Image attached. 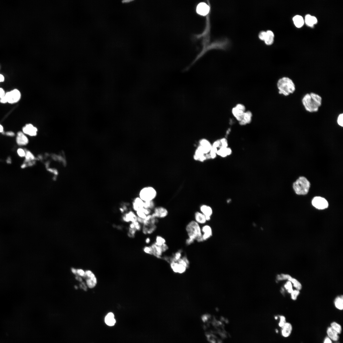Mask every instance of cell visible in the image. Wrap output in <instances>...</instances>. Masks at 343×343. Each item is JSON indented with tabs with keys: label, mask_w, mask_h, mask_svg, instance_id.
<instances>
[{
	"label": "cell",
	"mask_w": 343,
	"mask_h": 343,
	"mask_svg": "<svg viewBox=\"0 0 343 343\" xmlns=\"http://www.w3.org/2000/svg\"><path fill=\"white\" fill-rule=\"evenodd\" d=\"M210 321L208 335L212 343H224L228 336L224 320H218L213 318Z\"/></svg>",
	"instance_id": "obj_1"
},
{
	"label": "cell",
	"mask_w": 343,
	"mask_h": 343,
	"mask_svg": "<svg viewBox=\"0 0 343 343\" xmlns=\"http://www.w3.org/2000/svg\"><path fill=\"white\" fill-rule=\"evenodd\" d=\"M322 98L319 95L313 93L306 94L303 98L302 102L305 109L310 112L318 111L322 104Z\"/></svg>",
	"instance_id": "obj_2"
},
{
	"label": "cell",
	"mask_w": 343,
	"mask_h": 343,
	"mask_svg": "<svg viewBox=\"0 0 343 343\" xmlns=\"http://www.w3.org/2000/svg\"><path fill=\"white\" fill-rule=\"evenodd\" d=\"M279 93L287 96L292 93L295 90L294 84L291 80L284 77L280 79L277 83Z\"/></svg>",
	"instance_id": "obj_3"
},
{
	"label": "cell",
	"mask_w": 343,
	"mask_h": 343,
	"mask_svg": "<svg viewBox=\"0 0 343 343\" xmlns=\"http://www.w3.org/2000/svg\"><path fill=\"white\" fill-rule=\"evenodd\" d=\"M310 187L308 180L304 176L300 177L293 184V188L296 193L299 195L307 194Z\"/></svg>",
	"instance_id": "obj_4"
},
{
	"label": "cell",
	"mask_w": 343,
	"mask_h": 343,
	"mask_svg": "<svg viewBox=\"0 0 343 343\" xmlns=\"http://www.w3.org/2000/svg\"><path fill=\"white\" fill-rule=\"evenodd\" d=\"M186 230L189 238L194 241L202 237L200 225L195 220H192L188 223L186 226Z\"/></svg>",
	"instance_id": "obj_5"
},
{
	"label": "cell",
	"mask_w": 343,
	"mask_h": 343,
	"mask_svg": "<svg viewBox=\"0 0 343 343\" xmlns=\"http://www.w3.org/2000/svg\"><path fill=\"white\" fill-rule=\"evenodd\" d=\"M157 193L155 189L151 187L143 188L140 191L139 198L144 202L154 201L156 197Z\"/></svg>",
	"instance_id": "obj_6"
},
{
	"label": "cell",
	"mask_w": 343,
	"mask_h": 343,
	"mask_svg": "<svg viewBox=\"0 0 343 343\" xmlns=\"http://www.w3.org/2000/svg\"><path fill=\"white\" fill-rule=\"evenodd\" d=\"M5 97L7 102L11 104L15 103L20 99L21 94L17 89H15L6 93Z\"/></svg>",
	"instance_id": "obj_7"
},
{
	"label": "cell",
	"mask_w": 343,
	"mask_h": 343,
	"mask_svg": "<svg viewBox=\"0 0 343 343\" xmlns=\"http://www.w3.org/2000/svg\"><path fill=\"white\" fill-rule=\"evenodd\" d=\"M245 107L241 104H238L232 108V115L239 122L242 119L245 112Z\"/></svg>",
	"instance_id": "obj_8"
},
{
	"label": "cell",
	"mask_w": 343,
	"mask_h": 343,
	"mask_svg": "<svg viewBox=\"0 0 343 343\" xmlns=\"http://www.w3.org/2000/svg\"><path fill=\"white\" fill-rule=\"evenodd\" d=\"M313 205L316 209L323 210L326 209L328 206V203L324 198L321 197H316L312 201Z\"/></svg>",
	"instance_id": "obj_9"
},
{
	"label": "cell",
	"mask_w": 343,
	"mask_h": 343,
	"mask_svg": "<svg viewBox=\"0 0 343 343\" xmlns=\"http://www.w3.org/2000/svg\"><path fill=\"white\" fill-rule=\"evenodd\" d=\"M154 212L151 215L157 219H163L166 217L168 215V212L165 207L161 206L155 207Z\"/></svg>",
	"instance_id": "obj_10"
},
{
	"label": "cell",
	"mask_w": 343,
	"mask_h": 343,
	"mask_svg": "<svg viewBox=\"0 0 343 343\" xmlns=\"http://www.w3.org/2000/svg\"><path fill=\"white\" fill-rule=\"evenodd\" d=\"M85 277H87V284L88 287L90 289L94 288L97 284V280L94 274L90 271L85 272Z\"/></svg>",
	"instance_id": "obj_11"
},
{
	"label": "cell",
	"mask_w": 343,
	"mask_h": 343,
	"mask_svg": "<svg viewBox=\"0 0 343 343\" xmlns=\"http://www.w3.org/2000/svg\"><path fill=\"white\" fill-rule=\"evenodd\" d=\"M277 279L279 280H288L293 284L294 286L297 290H299L302 289V285L299 282L295 279L292 278L288 275L283 274L280 275H278L277 276Z\"/></svg>",
	"instance_id": "obj_12"
},
{
	"label": "cell",
	"mask_w": 343,
	"mask_h": 343,
	"mask_svg": "<svg viewBox=\"0 0 343 343\" xmlns=\"http://www.w3.org/2000/svg\"><path fill=\"white\" fill-rule=\"evenodd\" d=\"M137 216L134 212L129 211L122 216V221L126 223H132L137 221Z\"/></svg>",
	"instance_id": "obj_13"
},
{
	"label": "cell",
	"mask_w": 343,
	"mask_h": 343,
	"mask_svg": "<svg viewBox=\"0 0 343 343\" xmlns=\"http://www.w3.org/2000/svg\"><path fill=\"white\" fill-rule=\"evenodd\" d=\"M132 209L134 212H136L144 208V202L139 197L134 199L132 203Z\"/></svg>",
	"instance_id": "obj_14"
},
{
	"label": "cell",
	"mask_w": 343,
	"mask_h": 343,
	"mask_svg": "<svg viewBox=\"0 0 343 343\" xmlns=\"http://www.w3.org/2000/svg\"><path fill=\"white\" fill-rule=\"evenodd\" d=\"M37 131V129L31 124L26 125L23 128V132L31 137L36 136Z\"/></svg>",
	"instance_id": "obj_15"
},
{
	"label": "cell",
	"mask_w": 343,
	"mask_h": 343,
	"mask_svg": "<svg viewBox=\"0 0 343 343\" xmlns=\"http://www.w3.org/2000/svg\"><path fill=\"white\" fill-rule=\"evenodd\" d=\"M16 141L18 145L23 146L27 145L29 141L25 134L22 132H19L17 134Z\"/></svg>",
	"instance_id": "obj_16"
},
{
	"label": "cell",
	"mask_w": 343,
	"mask_h": 343,
	"mask_svg": "<svg viewBox=\"0 0 343 343\" xmlns=\"http://www.w3.org/2000/svg\"><path fill=\"white\" fill-rule=\"evenodd\" d=\"M281 328V335L284 337L287 338L291 335L293 330V327L290 323L286 322Z\"/></svg>",
	"instance_id": "obj_17"
},
{
	"label": "cell",
	"mask_w": 343,
	"mask_h": 343,
	"mask_svg": "<svg viewBox=\"0 0 343 343\" xmlns=\"http://www.w3.org/2000/svg\"><path fill=\"white\" fill-rule=\"evenodd\" d=\"M210 8L205 3H201L198 6L197 11L198 14L202 16L206 15L209 13Z\"/></svg>",
	"instance_id": "obj_18"
},
{
	"label": "cell",
	"mask_w": 343,
	"mask_h": 343,
	"mask_svg": "<svg viewBox=\"0 0 343 343\" xmlns=\"http://www.w3.org/2000/svg\"><path fill=\"white\" fill-rule=\"evenodd\" d=\"M202 237L204 241L209 239L212 235V230L211 227L208 225H205L201 228Z\"/></svg>",
	"instance_id": "obj_19"
},
{
	"label": "cell",
	"mask_w": 343,
	"mask_h": 343,
	"mask_svg": "<svg viewBox=\"0 0 343 343\" xmlns=\"http://www.w3.org/2000/svg\"><path fill=\"white\" fill-rule=\"evenodd\" d=\"M157 228L156 224L143 225L142 232L145 235H150L153 234Z\"/></svg>",
	"instance_id": "obj_20"
},
{
	"label": "cell",
	"mask_w": 343,
	"mask_h": 343,
	"mask_svg": "<svg viewBox=\"0 0 343 343\" xmlns=\"http://www.w3.org/2000/svg\"><path fill=\"white\" fill-rule=\"evenodd\" d=\"M327 334L328 337L332 341H337L339 339V334L330 326L328 328Z\"/></svg>",
	"instance_id": "obj_21"
},
{
	"label": "cell",
	"mask_w": 343,
	"mask_h": 343,
	"mask_svg": "<svg viewBox=\"0 0 343 343\" xmlns=\"http://www.w3.org/2000/svg\"><path fill=\"white\" fill-rule=\"evenodd\" d=\"M252 114L249 111L245 112L241 120L239 122V124L241 125H245L249 124L252 121Z\"/></svg>",
	"instance_id": "obj_22"
},
{
	"label": "cell",
	"mask_w": 343,
	"mask_h": 343,
	"mask_svg": "<svg viewBox=\"0 0 343 343\" xmlns=\"http://www.w3.org/2000/svg\"><path fill=\"white\" fill-rule=\"evenodd\" d=\"M195 221L199 224H205L206 222L205 216L200 212H196L194 214Z\"/></svg>",
	"instance_id": "obj_23"
},
{
	"label": "cell",
	"mask_w": 343,
	"mask_h": 343,
	"mask_svg": "<svg viewBox=\"0 0 343 343\" xmlns=\"http://www.w3.org/2000/svg\"><path fill=\"white\" fill-rule=\"evenodd\" d=\"M105 321L106 323L109 326H114L116 323V320L114 314L112 312L108 313L105 318Z\"/></svg>",
	"instance_id": "obj_24"
},
{
	"label": "cell",
	"mask_w": 343,
	"mask_h": 343,
	"mask_svg": "<svg viewBox=\"0 0 343 343\" xmlns=\"http://www.w3.org/2000/svg\"><path fill=\"white\" fill-rule=\"evenodd\" d=\"M200 212L205 216L211 217L213 213V211L211 207L206 205H202L200 208Z\"/></svg>",
	"instance_id": "obj_25"
},
{
	"label": "cell",
	"mask_w": 343,
	"mask_h": 343,
	"mask_svg": "<svg viewBox=\"0 0 343 343\" xmlns=\"http://www.w3.org/2000/svg\"><path fill=\"white\" fill-rule=\"evenodd\" d=\"M152 211L150 210L143 208L142 209L136 212V213L137 217L145 219L147 216L151 214Z\"/></svg>",
	"instance_id": "obj_26"
},
{
	"label": "cell",
	"mask_w": 343,
	"mask_h": 343,
	"mask_svg": "<svg viewBox=\"0 0 343 343\" xmlns=\"http://www.w3.org/2000/svg\"><path fill=\"white\" fill-rule=\"evenodd\" d=\"M305 22L308 26L312 27L314 24L317 23V20L315 17L308 15L305 16Z\"/></svg>",
	"instance_id": "obj_27"
},
{
	"label": "cell",
	"mask_w": 343,
	"mask_h": 343,
	"mask_svg": "<svg viewBox=\"0 0 343 343\" xmlns=\"http://www.w3.org/2000/svg\"><path fill=\"white\" fill-rule=\"evenodd\" d=\"M201 146L203 149L204 154L209 153L211 151L212 146L209 141L206 140H203L201 141Z\"/></svg>",
	"instance_id": "obj_28"
},
{
	"label": "cell",
	"mask_w": 343,
	"mask_h": 343,
	"mask_svg": "<svg viewBox=\"0 0 343 343\" xmlns=\"http://www.w3.org/2000/svg\"><path fill=\"white\" fill-rule=\"evenodd\" d=\"M293 20L296 26L298 28L302 27L304 24V20L302 16L296 15L293 18Z\"/></svg>",
	"instance_id": "obj_29"
},
{
	"label": "cell",
	"mask_w": 343,
	"mask_h": 343,
	"mask_svg": "<svg viewBox=\"0 0 343 343\" xmlns=\"http://www.w3.org/2000/svg\"><path fill=\"white\" fill-rule=\"evenodd\" d=\"M266 37L265 42L267 45L272 44L274 41V35L273 32L271 31H268L266 32Z\"/></svg>",
	"instance_id": "obj_30"
},
{
	"label": "cell",
	"mask_w": 343,
	"mask_h": 343,
	"mask_svg": "<svg viewBox=\"0 0 343 343\" xmlns=\"http://www.w3.org/2000/svg\"><path fill=\"white\" fill-rule=\"evenodd\" d=\"M343 297L341 296L337 297L335 301V304L336 308L340 310L343 309Z\"/></svg>",
	"instance_id": "obj_31"
},
{
	"label": "cell",
	"mask_w": 343,
	"mask_h": 343,
	"mask_svg": "<svg viewBox=\"0 0 343 343\" xmlns=\"http://www.w3.org/2000/svg\"><path fill=\"white\" fill-rule=\"evenodd\" d=\"M331 327L339 335L341 333L342 327L341 325L336 322H333L330 324Z\"/></svg>",
	"instance_id": "obj_32"
},
{
	"label": "cell",
	"mask_w": 343,
	"mask_h": 343,
	"mask_svg": "<svg viewBox=\"0 0 343 343\" xmlns=\"http://www.w3.org/2000/svg\"><path fill=\"white\" fill-rule=\"evenodd\" d=\"M155 203L154 201L144 202V208L153 210L155 207Z\"/></svg>",
	"instance_id": "obj_33"
},
{
	"label": "cell",
	"mask_w": 343,
	"mask_h": 343,
	"mask_svg": "<svg viewBox=\"0 0 343 343\" xmlns=\"http://www.w3.org/2000/svg\"><path fill=\"white\" fill-rule=\"evenodd\" d=\"M227 148H224L221 147L218 150L217 154L222 157L224 158L228 156Z\"/></svg>",
	"instance_id": "obj_34"
},
{
	"label": "cell",
	"mask_w": 343,
	"mask_h": 343,
	"mask_svg": "<svg viewBox=\"0 0 343 343\" xmlns=\"http://www.w3.org/2000/svg\"><path fill=\"white\" fill-rule=\"evenodd\" d=\"M166 243V241L165 239L163 237L158 236L156 237L155 243L158 245L162 246Z\"/></svg>",
	"instance_id": "obj_35"
},
{
	"label": "cell",
	"mask_w": 343,
	"mask_h": 343,
	"mask_svg": "<svg viewBox=\"0 0 343 343\" xmlns=\"http://www.w3.org/2000/svg\"><path fill=\"white\" fill-rule=\"evenodd\" d=\"M280 320L278 325L280 328L282 327L287 322L285 317L283 315H280L279 316Z\"/></svg>",
	"instance_id": "obj_36"
},
{
	"label": "cell",
	"mask_w": 343,
	"mask_h": 343,
	"mask_svg": "<svg viewBox=\"0 0 343 343\" xmlns=\"http://www.w3.org/2000/svg\"><path fill=\"white\" fill-rule=\"evenodd\" d=\"M25 157L26 158V160L27 162L33 160L34 158V157L33 155L29 151L26 152V155Z\"/></svg>",
	"instance_id": "obj_37"
},
{
	"label": "cell",
	"mask_w": 343,
	"mask_h": 343,
	"mask_svg": "<svg viewBox=\"0 0 343 343\" xmlns=\"http://www.w3.org/2000/svg\"><path fill=\"white\" fill-rule=\"evenodd\" d=\"M285 289L289 293H291L293 291L292 286L290 281H288L284 285Z\"/></svg>",
	"instance_id": "obj_38"
},
{
	"label": "cell",
	"mask_w": 343,
	"mask_h": 343,
	"mask_svg": "<svg viewBox=\"0 0 343 343\" xmlns=\"http://www.w3.org/2000/svg\"><path fill=\"white\" fill-rule=\"evenodd\" d=\"M299 293L300 292L299 290H293L291 293L292 299L293 300H296Z\"/></svg>",
	"instance_id": "obj_39"
},
{
	"label": "cell",
	"mask_w": 343,
	"mask_h": 343,
	"mask_svg": "<svg viewBox=\"0 0 343 343\" xmlns=\"http://www.w3.org/2000/svg\"><path fill=\"white\" fill-rule=\"evenodd\" d=\"M143 250L146 253L153 254V249L151 246L145 247Z\"/></svg>",
	"instance_id": "obj_40"
},
{
	"label": "cell",
	"mask_w": 343,
	"mask_h": 343,
	"mask_svg": "<svg viewBox=\"0 0 343 343\" xmlns=\"http://www.w3.org/2000/svg\"><path fill=\"white\" fill-rule=\"evenodd\" d=\"M343 114H340L338 117L337 119V123L338 125L343 127Z\"/></svg>",
	"instance_id": "obj_41"
},
{
	"label": "cell",
	"mask_w": 343,
	"mask_h": 343,
	"mask_svg": "<svg viewBox=\"0 0 343 343\" xmlns=\"http://www.w3.org/2000/svg\"><path fill=\"white\" fill-rule=\"evenodd\" d=\"M220 144L222 145V147L227 148L228 146V143L227 140L226 139L224 138L220 140Z\"/></svg>",
	"instance_id": "obj_42"
},
{
	"label": "cell",
	"mask_w": 343,
	"mask_h": 343,
	"mask_svg": "<svg viewBox=\"0 0 343 343\" xmlns=\"http://www.w3.org/2000/svg\"><path fill=\"white\" fill-rule=\"evenodd\" d=\"M18 155L21 157L25 156L26 151L22 149H19L17 150Z\"/></svg>",
	"instance_id": "obj_43"
},
{
	"label": "cell",
	"mask_w": 343,
	"mask_h": 343,
	"mask_svg": "<svg viewBox=\"0 0 343 343\" xmlns=\"http://www.w3.org/2000/svg\"><path fill=\"white\" fill-rule=\"evenodd\" d=\"M266 32H262L259 34V37L262 40L265 41L266 37Z\"/></svg>",
	"instance_id": "obj_44"
},
{
	"label": "cell",
	"mask_w": 343,
	"mask_h": 343,
	"mask_svg": "<svg viewBox=\"0 0 343 343\" xmlns=\"http://www.w3.org/2000/svg\"><path fill=\"white\" fill-rule=\"evenodd\" d=\"M77 273L81 276L85 277V272L81 269H78L77 270Z\"/></svg>",
	"instance_id": "obj_45"
},
{
	"label": "cell",
	"mask_w": 343,
	"mask_h": 343,
	"mask_svg": "<svg viewBox=\"0 0 343 343\" xmlns=\"http://www.w3.org/2000/svg\"><path fill=\"white\" fill-rule=\"evenodd\" d=\"M6 92L3 89L0 88V99L4 97L6 94Z\"/></svg>",
	"instance_id": "obj_46"
},
{
	"label": "cell",
	"mask_w": 343,
	"mask_h": 343,
	"mask_svg": "<svg viewBox=\"0 0 343 343\" xmlns=\"http://www.w3.org/2000/svg\"><path fill=\"white\" fill-rule=\"evenodd\" d=\"M194 241H195L194 240L190 238H188L187 239L186 241V244L187 245H190L193 243Z\"/></svg>",
	"instance_id": "obj_47"
},
{
	"label": "cell",
	"mask_w": 343,
	"mask_h": 343,
	"mask_svg": "<svg viewBox=\"0 0 343 343\" xmlns=\"http://www.w3.org/2000/svg\"><path fill=\"white\" fill-rule=\"evenodd\" d=\"M7 136L10 137H13L15 136V133L13 132L9 131L7 132L6 133Z\"/></svg>",
	"instance_id": "obj_48"
},
{
	"label": "cell",
	"mask_w": 343,
	"mask_h": 343,
	"mask_svg": "<svg viewBox=\"0 0 343 343\" xmlns=\"http://www.w3.org/2000/svg\"><path fill=\"white\" fill-rule=\"evenodd\" d=\"M332 341L331 339L327 336L325 338L323 343H332Z\"/></svg>",
	"instance_id": "obj_49"
},
{
	"label": "cell",
	"mask_w": 343,
	"mask_h": 343,
	"mask_svg": "<svg viewBox=\"0 0 343 343\" xmlns=\"http://www.w3.org/2000/svg\"><path fill=\"white\" fill-rule=\"evenodd\" d=\"M220 145H221V144H220V141H217L214 143L213 146L214 147L217 148Z\"/></svg>",
	"instance_id": "obj_50"
},
{
	"label": "cell",
	"mask_w": 343,
	"mask_h": 343,
	"mask_svg": "<svg viewBox=\"0 0 343 343\" xmlns=\"http://www.w3.org/2000/svg\"><path fill=\"white\" fill-rule=\"evenodd\" d=\"M0 102L3 104L7 103L5 96L1 98L0 99Z\"/></svg>",
	"instance_id": "obj_51"
},
{
	"label": "cell",
	"mask_w": 343,
	"mask_h": 343,
	"mask_svg": "<svg viewBox=\"0 0 343 343\" xmlns=\"http://www.w3.org/2000/svg\"><path fill=\"white\" fill-rule=\"evenodd\" d=\"M4 80L5 78L4 76L0 74V83L4 82Z\"/></svg>",
	"instance_id": "obj_52"
},
{
	"label": "cell",
	"mask_w": 343,
	"mask_h": 343,
	"mask_svg": "<svg viewBox=\"0 0 343 343\" xmlns=\"http://www.w3.org/2000/svg\"><path fill=\"white\" fill-rule=\"evenodd\" d=\"M227 152L228 156L230 155L232 152L231 149L230 148H227Z\"/></svg>",
	"instance_id": "obj_53"
},
{
	"label": "cell",
	"mask_w": 343,
	"mask_h": 343,
	"mask_svg": "<svg viewBox=\"0 0 343 343\" xmlns=\"http://www.w3.org/2000/svg\"><path fill=\"white\" fill-rule=\"evenodd\" d=\"M4 132V128L3 126L0 124V132L3 133Z\"/></svg>",
	"instance_id": "obj_54"
},
{
	"label": "cell",
	"mask_w": 343,
	"mask_h": 343,
	"mask_svg": "<svg viewBox=\"0 0 343 343\" xmlns=\"http://www.w3.org/2000/svg\"><path fill=\"white\" fill-rule=\"evenodd\" d=\"M150 242V239L149 238H147L145 240V242L147 244L149 243Z\"/></svg>",
	"instance_id": "obj_55"
},
{
	"label": "cell",
	"mask_w": 343,
	"mask_h": 343,
	"mask_svg": "<svg viewBox=\"0 0 343 343\" xmlns=\"http://www.w3.org/2000/svg\"><path fill=\"white\" fill-rule=\"evenodd\" d=\"M72 271L74 274H77V270L74 268H72Z\"/></svg>",
	"instance_id": "obj_56"
},
{
	"label": "cell",
	"mask_w": 343,
	"mask_h": 343,
	"mask_svg": "<svg viewBox=\"0 0 343 343\" xmlns=\"http://www.w3.org/2000/svg\"><path fill=\"white\" fill-rule=\"evenodd\" d=\"M206 221H209L211 219V217L209 216H205Z\"/></svg>",
	"instance_id": "obj_57"
}]
</instances>
